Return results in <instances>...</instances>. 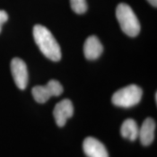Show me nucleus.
Returning a JSON list of instances; mask_svg holds the SVG:
<instances>
[{
	"label": "nucleus",
	"mask_w": 157,
	"mask_h": 157,
	"mask_svg": "<svg viewBox=\"0 0 157 157\" xmlns=\"http://www.w3.org/2000/svg\"><path fill=\"white\" fill-rule=\"evenodd\" d=\"M33 35L35 42L44 56L52 61H59L61 58V50L52 33L42 25H34Z\"/></svg>",
	"instance_id": "obj_1"
},
{
	"label": "nucleus",
	"mask_w": 157,
	"mask_h": 157,
	"mask_svg": "<svg viewBox=\"0 0 157 157\" xmlns=\"http://www.w3.org/2000/svg\"><path fill=\"white\" fill-rule=\"evenodd\" d=\"M117 18L119 21L121 30L129 36L135 37L140 31V24L138 19L128 5L119 4L116 11Z\"/></svg>",
	"instance_id": "obj_2"
},
{
	"label": "nucleus",
	"mask_w": 157,
	"mask_h": 157,
	"mask_svg": "<svg viewBox=\"0 0 157 157\" xmlns=\"http://www.w3.org/2000/svg\"><path fill=\"white\" fill-rule=\"evenodd\" d=\"M143 90L136 84H130L113 94L111 101L113 105L122 108H130L140 103Z\"/></svg>",
	"instance_id": "obj_3"
},
{
	"label": "nucleus",
	"mask_w": 157,
	"mask_h": 157,
	"mask_svg": "<svg viewBox=\"0 0 157 157\" xmlns=\"http://www.w3.org/2000/svg\"><path fill=\"white\" fill-rule=\"evenodd\" d=\"M63 92V88L58 81L52 79L44 86H36L32 89L33 97L37 103H44L52 96H59Z\"/></svg>",
	"instance_id": "obj_4"
},
{
	"label": "nucleus",
	"mask_w": 157,
	"mask_h": 157,
	"mask_svg": "<svg viewBox=\"0 0 157 157\" xmlns=\"http://www.w3.org/2000/svg\"><path fill=\"white\" fill-rule=\"evenodd\" d=\"M10 68L12 75L17 87L21 90L25 89L29 81L26 64L21 58H15L12 60Z\"/></svg>",
	"instance_id": "obj_5"
},
{
	"label": "nucleus",
	"mask_w": 157,
	"mask_h": 157,
	"mask_svg": "<svg viewBox=\"0 0 157 157\" xmlns=\"http://www.w3.org/2000/svg\"><path fill=\"white\" fill-rule=\"evenodd\" d=\"M74 114V106L69 99H63L56 105L53 110L55 120L58 127H62Z\"/></svg>",
	"instance_id": "obj_6"
},
{
	"label": "nucleus",
	"mask_w": 157,
	"mask_h": 157,
	"mask_svg": "<svg viewBox=\"0 0 157 157\" xmlns=\"http://www.w3.org/2000/svg\"><path fill=\"white\" fill-rule=\"evenodd\" d=\"M83 151L87 157H109V153L105 146L93 137L84 139Z\"/></svg>",
	"instance_id": "obj_7"
},
{
	"label": "nucleus",
	"mask_w": 157,
	"mask_h": 157,
	"mask_svg": "<svg viewBox=\"0 0 157 157\" xmlns=\"http://www.w3.org/2000/svg\"><path fill=\"white\" fill-rule=\"evenodd\" d=\"M156 122L151 117H148L143 121L142 126L139 128L138 137L141 144L147 146L152 143L155 137Z\"/></svg>",
	"instance_id": "obj_8"
},
{
	"label": "nucleus",
	"mask_w": 157,
	"mask_h": 157,
	"mask_svg": "<svg viewBox=\"0 0 157 157\" xmlns=\"http://www.w3.org/2000/svg\"><path fill=\"white\" fill-rule=\"evenodd\" d=\"M103 51V45L96 36H90L84 44V54L88 60H96Z\"/></svg>",
	"instance_id": "obj_9"
},
{
	"label": "nucleus",
	"mask_w": 157,
	"mask_h": 157,
	"mask_svg": "<svg viewBox=\"0 0 157 157\" xmlns=\"http://www.w3.org/2000/svg\"><path fill=\"white\" fill-rule=\"evenodd\" d=\"M120 132L123 137L134 141L138 137V125L134 119H127L121 124Z\"/></svg>",
	"instance_id": "obj_10"
},
{
	"label": "nucleus",
	"mask_w": 157,
	"mask_h": 157,
	"mask_svg": "<svg viewBox=\"0 0 157 157\" xmlns=\"http://www.w3.org/2000/svg\"><path fill=\"white\" fill-rule=\"evenodd\" d=\"M71 6L77 14H82L87 11V5L86 0H70Z\"/></svg>",
	"instance_id": "obj_11"
},
{
	"label": "nucleus",
	"mask_w": 157,
	"mask_h": 157,
	"mask_svg": "<svg viewBox=\"0 0 157 157\" xmlns=\"http://www.w3.org/2000/svg\"><path fill=\"white\" fill-rule=\"evenodd\" d=\"M8 20V15L4 10H0V33L2 31V27L4 23Z\"/></svg>",
	"instance_id": "obj_12"
},
{
	"label": "nucleus",
	"mask_w": 157,
	"mask_h": 157,
	"mask_svg": "<svg viewBox=\"0 0 157 157\" xmlns=\"http://www.w3.org/2000/svg\"><path fill=\"white\" fill-rule=\"evenodd\" d=\"M147 1H148V2L151 4V5L154 6V7H156V5H157V0H147Z\"/></svg>",
	"instance_id": "obj_13"
}]
</instances>
